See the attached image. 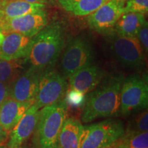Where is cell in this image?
<instances>
[{
	"instance_id": "cell-1",
	"label": "cell",
	"mask_w": 148,
	"mask_h": 148,
	"mask_svg": "<svg viewBox=\"0 0 148 148\" xmlns=\"http://www.w3.org/2000/svg\"><path fill=\"white\" fill-rule=\"evenodd\" d=\"M123 79L121 74L103 77L97 87L86 95L82 115L84 123L115 115L119 112L120 93Z\"/></svg>"
},
{
	"instance_id": "cell-2",
	"label": "cell",
	"mask_w": 148,
	"mask_h": 148,
	"mask_svg": "<svg viewBox=\"0 0 148 148\" xmlns=\"http://www.w3.org/2000/svg\"><path fill=\"white\" fill-rule=\"evenodd\" d=\"M64 44V29L58 22L47 25L33 36L26 60L31 66L44 71L54 65Z\"/></svg>"
},
{
	"instance_id": "cell-3",
	"label": "cell",
	"mask_w": 148,
	"mask_h": 148,
	"mask_svg": "<svg viewBox=\"0 0 148 148\" xmlns=\"http://www.w3.org/2000/svg\"><path fill=\"white\" fill-rule=\"evenodd\" d=\"M66 110L64 99L40 109L34 131L38 148H58V136L66 118Z\"/></svg>"
},
{
	"instance_id": "cell-4",
	"label": "cell",
	"mask_w": 148,
	"mask_h": 148,
	"mask_svg": "<svg viewBox=\"0 0 148 148\" xmlns=\"http://www.w3.org/2000/svg\"><path fill=\"white\" fill-rule=\"evenodd\" d=\"M125 132L121 121L109 119L84 126L81 148H109Z\"/></svg>"
},
{
	"instance_id": "cell-5",
	"label": "cell",
	"mask_w": 148,
	"mask_h": 148,
	"mask_svg": "<svg viewBox=\"0 0 148 148\" xmlns=\"http://www.w3.org/2000/svg\"><path fill=\"white\" fill-rule=\"evenodd\" d=\"M148 85L146 79L137 74L123 79L120 93L119 112L127 116L132 112L147 109Z\"/></svg>"
},
{
	"instance_id": "cell-6",
	"label": "cell",
	"mask_w": 148,
	"mask_h": 148,
	"mask_svg": "<svg viewBox=\"0 0 148 148\" xmlns=\"http://www.w3.org/2000/svg\"><path fill=\"white\" fill-rule=\"evenodd\" d=\"M93 60V51L89 42L81 37L72 38L66 45L60 60L64 77L92 64Z\"/></svg>"
},
{
	"instance_id": "cell-7",
	"label": "cell",
	"mask_w": 148,
	"mask_h": 148,
	"mask_svg": "<svg viewBox=\"0 0 148 148\" xmlns=\"http://www.w3.org/2000/svg\"><path fill=\"white\" fill-rule=\"evenodd\" d=\"M67 90L65 77L52 68L44 70L40 75L35 105L41 109L63 100Z\"/></svg>"
},
{
	"instance_id": "cell-8",
	"label": "cell",
	"mask_w": 148,
	"mask_h": 148,
	"mask_svg": "<svg viewBox=\"0 0 148 148\" xmlns=\"http://www.w3.org/2000/svg\"><path fill=\"white\" fill-rule=\"evenodd\" d=\"M110 49L122 65L134 70L140 69L143 66L145 60L144 50L136 37L116 34L111 38Z\"/></svg>"
},
{
	"instance_id": "cell-9",
	"label": "cell",
	"mask_w": 148,
	"mask_h": 148,
	"mask_svg": "<svg viewBox=\"0 0 148 148\" xmlns=\"http://www.w3.org/2000/svg\"><path fill=\"white\" fill-rule=\"evenodd\" d=\"M48 21L47 12L42 10L17 17L0 20V30L33 37L47 25Z\"/></svg>"
},
{
	"instance_id": "cell-10",
	"label": "cell",
	"mask_w": 148,
	"mask_h": 148,
	"mask_svg": "<svg viewBox=\"0 0 148 148\" xmlns=\"http://www.w3.org/2000/svg\"><path fill=\"white\" fill-rule=\"evenodd\" d=\"M126 0H108L95 12L87 15L90 27L100 34H108L113 30L116 22L123 13Z\"/></svg>"
},
{
	"instance_id": "cell-11",
	"label": "cell",
	"mask_w": 148,
	"mask_h": 148,
	"mask_svg": "<svg viewBox=\"0 0 148 148\" xmlns=\"http://www.w3.org/2000/svg\"><path fill=\"white\" fill-rule=\"evenodd\" d=\"M41 70L31 66L20 73L10 84V97L20 102H35Z\"/></svg>"
},
{
	"instance_id": "cell-12",
	"label": "cell",
	"mask_w": 148,
	"mask_h": 148,
	"mask_svg": "<svg viewBox=\"0 0 148 148\" xmlns=\"http://www.w3.org/2000/svg\"><path fill=\"white\" fill-rule=\"evenodd\" d=\"M40 109L35 103L24 113L21 119L9 132L8 148H20L34 132L39 117Z\"/></svg>"
},
{
	"instance_id": "cell-13",
	"label": "cell",
	"mask_w": 148,
	"mask_h": 148,
	"mask_svg": "<svg viewBox=\"0 0 148 148\" xmlns=\"http://www.w3.org/2000/svg\"><path fill=\"white\" fill-rule=\"evenodd\" d=\"M3 33L0 42V59L11 60L26 58L33 37L15 32Z\"/></svg>"
},
{
	"instance_id": "cell-14",
	"label": "cell",
	"mask_w": 148,
	"mask_h": 148,
	"mask_svg": "<svg viewBox=\"0 0 148 148\" xmlns=\"http://www.w3.org/2000/svg\"><path fill=\"white\" fill-rule=\"evenodd\" d=\"M104 77L102 69L90 64L70 75L69 84L71 88L87 94L95 89Z\"/></svg>"
},
{
	"instance_id": "cell-15",
	"label": "cell",
	"mask_w": 148,
	"mask_h": 148,
	"mask_svg": "<svg viewBox=\"0 0 148 148\" xmlns=\"http://www.w3.org/2000/svg\"><path fill=\"white\" fill-rule=\"evenodd\" d=\"M34 102H20L9 97L0 106V124L8 132Z\"/></svg>"
},
{
	"instance_id": "cell-16",
	"label": "cell",
	"mask_w": 148,
	"mask_h": 148,
	"mask_svg": "<svg viewBox=\"0 0 148 148\" xmlns=\"http://www.w3.org/2000/svg\"><path fill=\"white\" fill-rule=\"evenodd\" d=\"M83 130L78 119L66 118L58 136V148H81Z\"/></svg>"
},
{
	"instance_id": "cell-17",
	"label": "cell",
	"mask_w": 148,
	"mask_h": 148,
	"mask_svg": "<svg viewBox=\"0 0 148 148\" xmlns=\"http://www.w3.org/2000/svg\"><path fill=\"white\" fill-rule=\"evenodd\" d=\"M45 4L32 3L23 0H0V20L8 19L45 10Z\"/></svg>"
},
{
	"instance_id": "cell-18",
	"label": "cell",
	"mask_w": 148,
	"mask_h": 148,
	"mask_svg": "<svg viewBox=\"0 0 148 148\" xmlns=\"http://www.w3.org/2000/svg\"><path fill=\"white\" fill-rule=\"evenodd\" d=\"M145 16L139 12H125L120 16L113 28L116 34L136 37L138 31L146 23Z\"/></svg>"
},
{
	"instance_id": "cell-19",
	"label": "cell",
	"mask_w": 148,
	"mask_h": 148,
	"mask_svg": "<svg viewBox=\"0 0 148 148\" xmlns=\"http://www.w3.org/2000/svg\"><path fill=\"white\" fill-rule=\"evenodd\" d=\"M66 12L75 16H87L108 0H57Z\"/></svg>"
},
{
	"instance_id": "cell-20",
	"label": "cell",
	"mask_w": 148,
	"mask_h": 148,
	"mask_svg": "<svg viewBox=\"0 0 148 148\" xmlns=\"http://www.w3.org/2000/svg\"><path fill=\"white\" fill-rule=\"evenodd\" d=\"M22 59L6 60L0 59V82L11 83L23 69Z\"/></svg>"
},
{
	"instance_id": "cell-21",
	"label": "cell",
	"mask_w": 148,
	"mask_h": 148,
	"mask_svg": "<svg viewBox=\"0 0 148 148\" xmlns=\"http://www.w3.org/2000/svg\"><path fill=\"white\" fill-rule=\"evenodd\" d=\"M114 145L119 148H148V133L124 132Z\"/></svg>"
},
{
	"instance_id": "cell-22",
	"label": "cell",
	"mask_w": 148,
	"mask_h": 148,
	"mask_svg": "<svg viewBox=\"0 0 148 148\" xmlns=\"http://www.w3.org/2000/svg\"><path fill=\"white\" fill-rule=\"evenodd\" d=\"M148 112L147 109L138 113L130 122L125 133H139L147 132Z\"/></svg>"
},
{
	"instance_id": "cell-23",
	"label": "cell",
	"mask_w": 148,
	"mask_h": 148,
	"mask_svg": "<svg viewBox=\"0 0 148 148\" xmlns=\"http://www.w3.org/2000/svg\"><path fill=\"white\" fill-rule=\"evenodd\" d=\"M86 100V94L73 88L66 90L64 95V101L66 107L73 108H79L84 107Z\"/></svg>"
},
{
	"instance_id": "cell-24",
	"label": "cell",
	"mask_w": 148,
	"mask_h": 148,
	"mask_svg": "<svg viewBox=\"0 0 148 148\" xmlns=\"http://www.w3.org/2000/svg\"><path fill=\"white\" fill-rule=\"evenodd\" d=\"M148 11V0H126L123 13L125 12H139L147 14Z\"/></svg>"
},
{
	"instance_id": "cell-25",
	"label": "cell",
	"mask_w": 148,
	"mask_h": 148,
	"mask_svg": "<svg viewBox=\"0 0 148 148\" xmlns=\"http://www.w3.org/2000/svg\"><path fill=\"white\" fill-rule=\"evenodd\" d=\"M136 38L139 40V42L141 44L142 47L143 48V50L147 52L148 50V26L147 22L144 24L141 28L139 29Z\"/></svg>"
},
{
	"instance_id": "cell-26",
	"label": "cell",
	"mask_w": 148,
	"mask_h": 148,
	"mask_svg": "<svg viewBox=\"0 0 148 148\" xmlns=\"http://www.w3.org/2000/svg\"><path fill=\"white\" fill-rule=\"evenodd\" d=\"M10 83L0 82V106L10 97Z\"/></svg>"
},
{
	"instance_id": "cell-27",
	"label": "cell",
	"mask_w": 148,
	"mask_h": 148,
	"mask_svg": "<svg viewBox=\"0 0 148 148\" xmlns=\"http://www.w3.org/2000/svg\"><path fill=\"white\" fill-rule=\"evenodd\" d=\"M9 132L6 131L0 124V144H2L3 142L7 140L8 137Z\"/></svg>"
},
{
	"instance_id": "cell-28",
	"label": "cell",
	"mask_w": 148,
	"mask_h": 148,
	"mask_svg": "<svg viewBox=\"0 0 148 148\" xmlns=\"http://www.w3.org/2000/svg\"><path fill=\"white\" fill-rule=\"evenodd\" d=\"M27 2L32 3H41V4H48V3H52L53 0H23Z\"/></svg>"
},
{
	"instance_id": "cell-29",
	"label": "cell",
	"mask_w": 148,
	"mask_h": 148,
	"mask_svg": "<svg viewBox=\"0 0 148 148\" xmlns=\"http://www.w3.org/2000/svg\"><path fill=\"white\" fill-rule=\"evenodd\" d=\"M0 148H8V147H5L3 144H0Z\"/></svg>"
},
{
	"instance_id": "cell-30",
	"label": "cell",
	"mask_w": 148,
	"mask_h": 148,
	"mask_svg": "<svg viewBox=\"0 0 148 148\" xmlns=\"http://www.w3.org/2000/svg\"><path fill=\"white\" fill-rule=\"evenodd\" d=\"M109 148H119V147H117V146L114 145H112V146H111L110 147H109Z\"/></svg>"
}]
</instances>
